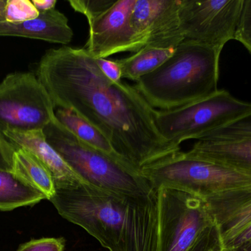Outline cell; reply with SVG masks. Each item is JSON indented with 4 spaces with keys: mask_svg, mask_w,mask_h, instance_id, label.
I'll list each match as a JSON object with an SVG mask.
<instances>
[{
    "mask_svg": "<svg viewBox=\"0 0 251 251\" xmlns=\"http://www.w3.org/2000/svg\"><path fill=\"white\" fill-rule=\"evenodd\" d=\"M35 75L54 109L72 111L97 128L140 173L181 151L180 146L162 137L156 126V109L135 85L109 80L84 47L47 50Z\"/></svg>",
    "mask_w": 251,
    "mask_h": 251,
    "instance_id": "1",
    "label": "cell"
},
{
    "mask_svg": "<svg viewBox=\"0 0 251 251\" xmlns=\"http://www.w3.org/2000/svg\"><path fill=\"white\" fill-rule=\"evenodd\" d=\"M50 200L62 218L109 251H158L157 190L148 196L121 195L85 184L56 190Z\"/></svg>",
    "mask_w": 251,
    "mask_h": 251,
    "instance_id": "2",
    "label": "cell"
},
{
    "mask_svg": "<svg viewBox=\"0 0 251 251\" xmlns=\"http://www.w3.org/2000/svg\"><path fill=\"white\" fill-rule=\"evenodd\" d=\"M220 56L205 44L184 40L171 57L134 85L156 110L182 107L218 91Z\"/></svg>",
    "mask_w": 251,
    "mask_h": 251,
    "instance_id": "3",
    "label": "cell"
},
{
    "mask_svg": "<svg viewBox=\"0 0 251 251\" xmlns=\"http://www.w3.org/2000/svg\"><path fill=\"white\" fill-rule=\"evenodd\" d=\"M44 133L50 145L91 185L121 195L148 196L156 191L141 173L93 148L56 116Z\"/></svg>",
    "mask_w": 251,
    "mask_h": 251,
    "instance_id": "4",
    "label": "cell"
},
{
    "mask_svg": "<svg viewBox=\"0 0 251 251\" xmlns=\"http://www.w3.org/2000/svg\"><path fill=\"white\" fill-rule=\"evenodd\" d=\"M142 175L155 189L171 187L206 201L251 188V176L213 162L174 155L143 168Z\"/></svg>",
    "mask_w": 251,
    "mask_h": 251,
    "instance_id": "5",
    "label": "cell"
},
{
    "mask_svg": "<svg viewBox=\"0 0 251 251\" xmlns=\"http://www.w3.org/2000/svg\"><path fill=\"white\" fill-rule=\"evenodd\" d=\"M251 113V103L233 97L226 90L182 107L156 110V126L165 139L176 145L189 139H201Z\"/></svg>",
    "mask_w": 251,
    "mask_h": 251,
    "instance_id": "6",
    "label": "cell"
},
{
    "mask_svg": "<svg viewBox=\"0 0 251 251\" xmlns=\"http://www.w3.org/2000/svg\"><path fill=\"white\" fill-rule=\"evenodd\" d=\"M51 98L36 75L13 72L0 83V133L44 130L55 117Z\"/></svg>",
    "mask_w": 251,
    "mask_h": 251,
    "instance_id": "7",
    "label": "cell"
},
{
    "mask_svg": "<svg viewBox=\"0 0 251 251\" xmlns=\"http://www.w3.org/2000/svg\"><path fill=\"white\" fill-rule=\"evenodd\" d=\"M158 251H188L199 234L215 224L204 200L171 187L157 189Z\"/></svg>",
    "mask_w": 251,
    "mask_h": 251,
    "instance_id": "8",
    "label": "cell"
},
{
    "mask_svg": "<svg viewBox=\"0 0 251 251\" xmlns=\"http://www.w3.org/2000/svg\"><path fill=\"white\" fill-rule=\"evenodd\" d=\"M244 0H181L179 19L185 40L205 44L221 54L235 39Z\"/></svg>",
    "mask_w": 251,
    "mask_h": 251,
    "instance_id": "9",
    "label": "cell"
},
{
    "mask_svg": "<svg viewBox=\"0 0 251 251\" xmlns=\"http://www.w3.org/2000/svg\"><path fill=\"white\" fill-rule=\"evenodd\" d=\"M136 0H118L98 17L88 21V38L84 48L95 59L117 53H137L144 47L131 28L130 17Z\"/></svg>",
    "mask_w": 251,
    "mask_h": 251,
    "instance_id": "10",
    "label": "cell"
},
{
    "mask_svg": "<svg viewBox=\"0 0 251 251\" xmlns=\"http://www.w3.org/2000/svg\"><path fill=\"white\" fill-rule=\"evenodd\" d=\"M180 4L181 0H136L130 22L144 47L176 49L185 40Z\"/></svg>",
    "mask_w": 251,
    "mask_h": 251,
    "instance_id": "11",
    "label": "cell"
},
{
    "mask_svg": "<svg viewBox=\"0 0 251 251\" xmlns=\"http://www.w3.org/2000/svg\"><path fill=\"white\" fill-rule=\"evenodd\" d=\"M3 135L15 148L29 152L45 165L52 175L56 190L75 189L89 184L50 145L44 130L7 131Z\"/></svg>",
    "mask_w": 251,
    "mask_h": 251,
    "instance_id": "12",
    "label": "cell"
},
{
    "mask_svg": "<svg viewBox=\"0 0 251 251\" xmlns=\"http://www.w3.org/2000/svg\"><path fill=\"white\" fill-rule=\"evenodd\" d=\"M184 153L251 176V136L201 139Z\"/></svg>",
    "mask_w": 251,
    "mask_h": 251,
    "instance_id": "13",
    "label": "cell"
},
{
    "mask_svg": "<svg viewBox=\"0 0 251 251\" xmlns=\"http://www.w3.org/2000/svg\"><path fill=\"white\" fill-rule=\"evenodd\" d=\"M205 203L224 246L251 224V188L218 196Z\"/></svg>",
    "mask_w": 251,
    "mask_h": 251,
    "instance_id": "14",
    "label": "cell"
},
{
    "mask_svg": "<svg viewBox=\"0 0 251 251\" xmlns=\"http://www.w3.org/2000/svg\"><path fill=\"white\" fill-rule=\"evenodd\" d=\"M0 36L23 37L66 46L72 42L74 32L68 18L54 8L41 12L33 20L16 23L0 22Z\"/></svg>",
    "mask_w": 251,
    "mask_h": 251,
    "instance_id": "15",
    "label": "cell"
},
{
    "mask_svg": "<svg viewBox=\"0 0 251 251\" xmlns=\"http://www.w3.org/2000/svg\"><path fill=\"white\" fill-rule=\"evenodd\" d=\"M11 172L21 181L41 192L47 200L55 193L51 172L39 159L24 149L15 150Z\"/></svg>",
    "mask_w": 251,
    "mask_h": 251,
    "instance_id": "16",
    "label": "cell"
},
{
    "mask_svg": "<svg viewBox=\"0 0 251 251\" xmlns=\"http://www.w3.org/2000/svg\"><path fill=\"white\" fill-rule=\"evenodd\" d=\"M55 116L60 123L70 130L79 139L106 156L132 168L119 155L110 141L97 128L75 112L68 109H58L55 112Z\"/></svg>",
    "mask_w": 251,
    "mask_h": 251,
    "instance_id": "17",
    "label": "cell"
},
{
    "mask_svg": "<svg viewBox=\"0 0 251 251\" xmlns=\"http://www.w3.org/2000/svg\"><path fill=\"white\" fill-rule=\"evenodd\" d=\"M44 199V194L21 181L11 171L0 170V210L32 206Z\"/></svg>",
    "mask_w": 251,
    "mask_h": 251,
    "instance_id": "18",
    "label": "cell"
},
{
    "mask_svg": "<svg viewBox=\"0 0 251 251\" xmlns=\"http://www.w3.org/2000/svg\"><path fill=\"white\" fill-rule=\"evenodd\" d=\"M174 48L145 47L125 58L118 59L122 78L137 82L139 79L153 72L173 56Z\"/></svg>",
    "mask_w": 251,
    "mask_h": 251,
    "instance_id": "19",
    "label": "cell"
},
{
    "mask_svg": "<svg viewBox=\"0 0 251 251\" xmlns=\"http://www.w3.org/2000/svg\"><path fill=\"white\" fill-rule=\"evenodd\" d=\"M40 12L29 0H7L4 8L5 21L10 23L33 20Z\"/></svg>",
    "mask_w": 251,
    "mask_h": 251,
    "instance_id": "20",
    "label": "cell"
},
{
    "mask_svg": "<svg viewBox=\"0 0 251 251\" xmlns=\"http://www.w3.org/2000/svg\"><path fill=\"white\" fill-rule=\"evenodd\" d=\"M116 1V0H70L69 3L75 11L84 15L87 20L90 21L107 11Z\"/></svg>",
    "mask_w": 251,
    "mask_h": 251,
    "instance_id": "21",
    "label": "cell"
},
{
    "mask_svg": "<svg viewBox=\"0 0 251 251\" xmlns=\"http://www.w3.org/2000/svg\"><path fill=\"white\" fill-rule=\"evenodd\" d=\"M251 136V113L232 123L212 131L204 138L209 137H232Z\"/></svg>",
    "mask_w": 251,
    "mask_h": 251,
    "instance_id": "22",
    "label": "cell"
},
{
    "mask_svg": "<svg viewBox=\"0 0 251 251\" xmlns=\"http://www.w3.org/2000/svg\"><path fill=\"white\" fill-rule=\"evenodd\" d=\"M235 40L251 54V0H244Z\"/></svg>",
    "mask_w": 251,
    "mask_h": 251,
    "instance_id": "23",
    "label": "cell"
},
{
    "mask_svg": "<svg viewBox=\"0 0 251 251\" xmlns=\"http://www.w3.org/2000/svg\"><path fill=\"white\" fill-rule=\"evenodd\" d=\"M63 238H41L22 245L16 251H65Z\"/></svg>",
    "mask_w": 251,
    "mask_h": 251,
    "instance_id": "24",
    "label": "cell"
},
{
    "mask_svg": "<svg viewBox=\"0 0 251 251\" xmlns=\"http://www.w3.org/2000/svg\"><path fill=\"white\" fill-rule=\"evenodd\" d=\"M218 227L215 224L203 230L188 251H212L219 240Z\"/></svg>",
    "mask_w": 251,
    "mask_h": 251,
    "instance_id": "25",
    "label": "cell"
},
{
    "mask_svg": "<svg viewBox=\"0 0 251 251\" xmlns=\"http://www.w3.org/2000/svg\"><path fill=\"white\" fill-rule=\"evenodd\" d=\"M16 148L0 133V170L11 171Z\"/></svg>",
    "mask_w": 251,
    "mask_h": 251,
    "instance_id": "26",
    "label": "cell"
},
{
    "mask_svg": "<svg viewBox=\"0 0 251 251\" xmlns=\"http://www.w3.org/2000/svg\"><path fill=\"white\" fill-rule=\"evenodd\" d=\"M99 67L104 75L113 82H120L122 79V71L119 63L116 60L107 59H96Z\"/></svg>",
    "mask_w": 251,
    "mask_h": 251,
    "instance_id": "27",
    "label": "cell"
},
{
    "mask_svg": "<svg viewBox=\"0 0 251 251\" xmlns=\"http://www.w3.org/2000/svg\"><path fill=\"white\" fill-rule=\"evenodd\" d=\"M251 240V224L247 227L246 229L240 233L238 235L236 236L231 242L226 246H224L226 250L229 251L231 249H236L245 243Z\"/></svg>",
    "mask_w": 251,
    "mask_h": 251,
    "instance_id": "28",
    "label": "cell"
},
{
    "mask_svg": "<svg viewBox=\"0 0 251 251\" xmlns=\"http://www.w3.org/2000/svg\"><path fill=\"white\" fill-rule=\"evenodd\" d=\"M32 2L40 13L55 8L57 4L56 0H32Z\"/></svg>",
    "mask_w": 251,
    "mask_h": 251,
    "instance_id": "29",
    "label": "cell"
},
{
    "mask_svg": "<svg viewBox=\"0 0 251 251\" xmlns=\"http://www.w3.org/2000/svg\"><path fill=\"white\" fill-rule=\"evenodd\" d=\"M227 251H251V240L245 243V244L242 245V246H239V247L236 248V249Z\"/></svg>",
    "mask_w": 251,
    "mask_h": 251,
    "instance_id": "30",
    "label": "cell"
},
{
    "mask_svg": "<svg viewBox=\"0 0 251 251\" xmlns=\"http://www.w3.org/2000/svg\"><path fill=\"white\" fill-rule=\"evenodd\" d=\"M6 1L7 0H0V22L5 21L4 8H5Z\"/></svg>",
    "mask_w": 251,
    "mask_h": 251,
    "instance_id": "31",
    "label": "cell"
},
{
    "mask_svg": "<svg viewBox=\"0 0 251 251\" xmlns=\"http://www.w3.org/2000/svg\"><path fill=\"white\" fill-rule=\"evenodd\" d=\"M212 251H227L225 249H224V246H223L222 241H221V237H219V240H218V243H217L216 245L214 246Z\"/></svg>",
    "mask_w": 251,
    "mask_h": 251,
    "instance_id": "32",
    "label": "cell"
}]
</instances>
